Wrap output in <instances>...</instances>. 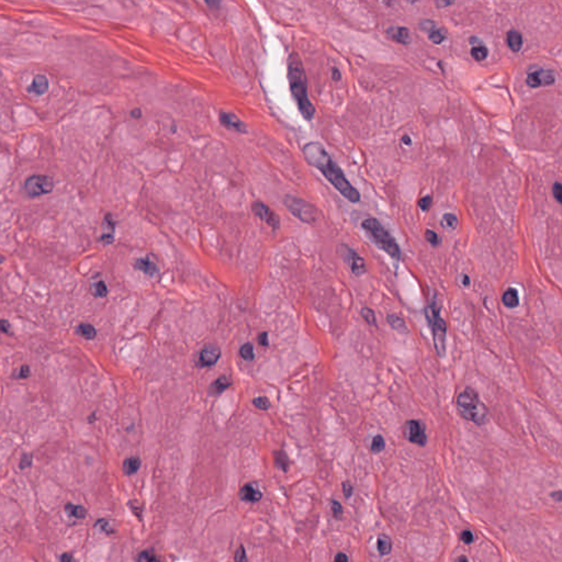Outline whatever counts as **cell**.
Listing matches in <instances>:
<instances>
[{"label":"cell","instance_id":"obj_1","mask_svg":"<svg viewBox=\"0 0 562 562\" xmlns=\"http://www.w3.org/2000/svg\"><path fill=\"white\" fill-rule=\"evenodd\" d=\"M303 155L306 162L313 167L318 168L337 191L352 202L358 203L361 200L359 191L345 176L344 171L333 161L326 152L325 147L319 142H310L303 147Z\"/></svg>","mask_w":562,"mask_h":562},{"label":"cell","instance_id":"obj_2","mask_svg":"<svg viewBox=\"0 0 562 562\" xmlns=\"http://www.w3.org/2000/svg\"><path fill=\"white\" fill-rule=\"evenodd\" d=\"M287 76L292 97H294L300 113L305 120L310 121L315 114V108L308 98L307 79L305 70L298 53L294 52L289 55L287 62Z\"/></svg>","mask_w":562,"mask_h":562},{"label":"cell","instance_id":"obj_3","mask_svg":"<svg viewBox=\"0 0 562 562\" xmlns=\"http://www.w3.org/2000/svg\"><path fill=\"white\" fill-rule=\"evenodd\" d=\"M458 413L467 421L482 426L489 421V411L485 403L480 401L479 394L471 387L466 389L458 394L456 400Z\"/></svg>","mask_w":562,"mask_h":562},{"label":"cell","instance_id":"obj_4","mask_svg":"<svg viewBox=\"0 0 562 562\" xmlns=\"http://www.w3.org/2000/svg\"><path fill=\"white\" fill-rule=\"evenodd\" d=\"M361 227L366 234L369 236V239L373 241L377 246L382 249L384 253H386L392 259L399 260L402 257L401 248L399 244L395 241L394 237L386 231V228L379 222V221L375 218H368L365 221H362Z\"/></svg>","mask_w":562,"mask_h":562},{"label":"cell","instance_id":"obj_5","mask_svg":"<svg viewBox=\"0 0 562 562\" xmlns=\"http://www.w3.org/2000/svg\"><path fill=\"white\" fill-rule=\"evenodd\" d=\"M425 318L431 327L433 334V342L435 350L439 357H444L446 355V336H447V325L444 319L440 315V307L437 302L430 303L425 308Z\"/></svg>","mask_w":562,"mask_h":562},{"label":"cell","instance_id":"obj_6","mask_svg":"<svg viewBox=\"0 0 562 562\" xmlns=\"http://www.w3.org/2000/svg\"><path fill=\"white\" fill-rule=\"evenodd\" d=\"M283 201L292 215L302 222L312 224L318 219V210L310 202L292 196H286Z\"/></svg>","mask_w":562,"mask_h":562},{"label":"cell","instance_id":"obj_7","mask_svg":"<svg viewBox=\"0 0 562 562\" xmlns=\"http://www.w3.org/2000/svg\"><path fill=\"white\" fill-rule=\"evenodd\" d=\"M54 180L46 175H33L25 181V190L29 197H41L52 192Z\"/></svg>","mask_w":562,"mask_h":562},{"label":"cell","instance_id":"obj_8","mask_svg":"<svg viewBox=\"0 0 562 562\" xmlns=\"http://www.w3.org/2000/svg\"><path fill=\"white\" fill-rule=\"evenodd\" d=\"M337 250H338L339 256L343 258V260L348 266H350L352 273L356 277H360L363 274L367 273L366 262L357 251L351 248L346 244H340Z\"/></svg>","mask_w":562,"mask_h":562},{"label":"cell","instance_id":"obj_9","mask_svg":"<svg viewBox=\"0 0 562 562\" xmlns=\"http://www.w3.org/2000/svg\"><path fill=\"white\" fill-rule=\"evenodd\" d=\"M557 74L552 69L535 68L530 70L526 78V84L530 88H539V87L550 86L556 83Z\"/></svg>","mask_w":562,"mask_h":562},{"label":"cell","instance_id":"obj_10","mask_svg":"<svg viewBox=\"0 0 562 562\" xmlns=\"http://www.w3.org/2000/svg\"><path fill=\"white\" fill-rule=\"evenodd\" d=\"M404 434L409 441L413 442L418 446H425L427 442V436L425 432V426L421 421L417 419H410L406 422L404 427Z\"/></svg>","mask_w":562,"mask_h":562},{"label":"cell","instance_id":"obj_11","mask_svg":"<svg viewBox=\"0 0 562 562\" xmlns=\"http://www.w3.org/2000/svg\"><path fill=\"white\" fill-rule=\"evenodd\" d=\"M251 210L254 212V215L259 218L264 222H266L269 226H272L274 229L279 228L280 226V220L279 217L276 213L265 204L262 201H256L253 203Z\"/></svg>","mask_w":562,"mask_h":562},{"label":"cell","instance_id":"obj_12","mask_svg":"<svg viewBox=\"0 0 562 562\" xmlns=\"http://www.w3.org/2000/svg\"><path fill=\"white\" fill-rule=\"evenodd\" d=\"M221 357V350L218 346L209 345L205 346L198 356L197 366L199 367H212L219 361Z\"/></svg>","mask_w":562,"mask_h":562},{"label":"cell","instance_id":"obj_13","mask_svg":"<svg viewBox=\"0 0 562 562\" xmlns=\"http://www.w3.org/2000/svg\"><path fill=\"white\" fill-rule=\"evenodd\" d=\"M220 122L224 128L231 131H236L239 133H247V126L241 119L231 112H221Z\"/></svg>","mask_w":562,"mask_h":562},{"label":"cell","instance_id":"obj_14","mask_svg":"<svg viewBox=\"0 0 562 562\" xmlns=\"http://www.w3.org/2000/svg\"><path fill=\"white\" fill-rule=\"evenodd\" d=\"M419 28H421L423 31L429 32L430 41L434 44L439 45L446 40V32H445V31L442 30L441 28H438L436 26V23L433 22V21L424 20V21H422L421 23H419Z\"/></svg>","mask_w":562,"mask_h":562},{"label":"cell","instance_id":"obj_15","mask_svg":"<svg viewBox=\"0 0 562 562\" xmlns=\"http://www.w3.org/2000/svg\"><path fill=\"white\" fill-rule=\"evenodd\" d=\"M385 33L387 37H390L393 41L402 45H409L412 42V36H411L410 30L405 27H391L385 31Z\"/></svg>","mask_w":562,"mask_h":562},{"label":"cell","instance_id":"obj_16","mask_svg":"<svg viewBox=\"0 0 562 562\" xmlns=\"http://www.w3.org/2000/svg\"><path fill=\"white\" fill-rule=\"evenodd\" d=\"M49 79L44 75H36L32 83L29 86V91L32 92L35 96H43L49 91Z\"/></svg>","mask_w":562,"mask_h":562},{"label":"cell","instance_id":"obj_17","mask_svg":"<svg viewBox=\"0 0 562 562\" xmlns=\"http://www.w3.org/2000/svg\"><path fill=\"white\" fill-rule=\"evenodd\" d=\"M506 42H508V46L510 50L514 53H518L524 44V38L520 32L516 30H510L508 34H506Z\"/></svg>","mask_w":562,"mask_h":562},{"label":"cell","instance_id":"obj_18","mask_svg":"<svg viewBox=\"0 0 562 562\" xmlns=\"http://www.w3.org/2000/svg\"><path fill=\"white\" fill-rule=\"evenodd\" d=\"M134 267H135V269H138V270L142 272L149 277H154L158 273L157 265L153 262V260H150L148 258H138L135 260V263H134Z\"/></svg>","mask_w":562,"mask_h":562},{"label":"cell","instance_id":"obj_19","mask_svg":"<svg viewBox=\"0 0 562 562\" xmlns=\"http://www.w3.org/2000/svg\"><path fill=\"white\" fill-rule=\"evenodd\" d=\"M115 223L111 215H107L104 221V233H102L100 240L105 244H111L114 240Z\"/></svg>","mask_w":562,"mask_h":562},{"label":"cell","instance_id":"obj_20","mask_svg":"<svg viewBox=\"0 0 562 562\" xmlns=\"http://www.w3.org/2000/svg\"><path fill=\"white\" fill-rule=\"evenodd\" d=\"M240 498L245 502L256 503L262 498V493H260V491L255 489L254 486L245 485L240 491Z\"/></svg>","mask_w":562,"mask_h":562},{"label":"cell","instance_id":"obj_21","mask_svg":"<svg viewBox=\"0 0 562 562\" xmlns=\"http://www.w3.org/2000/svg\"><path fill=\"white\" fill-rule=\"evenodd\" d=\"M470 42L472 44L471 51H470L471 57L473 60H476L477 62L485 61L488 57V55H489V50H488V47L485 45V43L479 41V43L477 44L476 42H474V37L473 36L470 38Z\"/></svg>","mask_w":562,"mask_h":562},{"label":"cell","instance_id":"obj_22","mask_svg":"<svg viewBox=\"0 0 562 562\" xmlns=\"http://www.w3.org/2000/svg\"><path fill=\"white\" fill-rule=\"evenodd\" d=\"M502 302L506 307H510V308L517 307L519 304V297H518L517 289L514 287L506 289L502 296Z\"/></svg>","mask_w":562,"mask_h":562},{"label":"cell","instance_id":"obj_23","mask_svg":"<svg viewBox=\"0 0 562 562\" xmlns=\"http://www.w3.org/2000/svg\"><path fill=\"white\" fill-rule=\"evenodd\" d=\"M386 321H387V323H389V325L394 331H397L398 333H400V334H408L409 333V328L406 326L405 321L403 320L402 318H400V316L395 315V314H389L386 316Z\"/></svg>","mask_w":562,"mask_h":562},{"label":"cell","instance_id":"obj_24","mask_svg":"<svg viewBox=\"0 0 562 562\" xmlns=\"http://www.w3.org/2000/svg\"><path fill=\"white\" fill-rule=\"evenodd\" d=\"M141 463V459L139 457L126 458L123 462V472L126 476H132V474L139 471Z\"/></svg>","mask_w":562,"mask_h":562},{"label":"cell","instance_id":"obj_25","mask_svg":"<svg viewBox=\"0 0 562 562\" xmlns=\"http://www.w3.org/2000/svg\"><path fill=\"white\" fill-rule=\"evenodd\" d=\"M377 549L381 556L389 555L392 550L391 539L385 535H380L377 539Z\"/></svg>","mask_w":562,"mask_h":562},{"label":"cell","instance_id":"obj_26","mask_svg":"<svg viewBox=\"0 0 562 562\" xmlns=\"http://www.w3.org/2000/svg\"><path fill=\"white\" fill-rule=\"evenodd\" d=\"M231 385H232V382L229 381V380L227 379V377L221 376L216 380L215 382L211 384L210 391L213 392V393H216V394H219V393H222L226 389H228V387Z\"/></svg>","mask_w":562,"mask_h":562},{"label":"cell","instance_id":"obj_27","mask_svg":"<svg viewBox=\"0 0 562 562\" xmlns=\"http://www.w3.org/2000/svg\"><path fill=\"white\" fill-rule=\"evenodd\" d=\"M65 511L72 517L76 519H84L87 515V510L82 505H75L72 503H67L65 505Z\"/></svg>","mask_w":562,"mask_h":562},{"label":"cell","instance_id":"obj_28","mask_svg":"<svg viewBox=\"0 0 562 562\" xmlns=\"http://www.w3.org/2000/svg\"><path fill=\"white\" fill-rule=\"evenodd\" d=\"M274 456H275V463L277 468H279L283 472L288 471L290 462H289V458L287 454L282 450H279V451H275Z\"/></svg>","mask_w":562,"mask_h":562},{"label":"cell","instance_id":"obj_29","mask_svg":"<svg viewBox=\"0 0 562 562\" xmlns=\"http://www.w3.org/2000/svg\"><path fill=\"white\" fill-rule=\"evenodd\" d=\"M78 334L85 339H93L97 336V331L89 323H82L78 326Z\"/></svg>","mask_w":562,"mask_h":562},{"label":"cell","instance_id":"obj_30","mask_svg":"<svg viewBox=\"0 0 562 562\" xmlns=\"http://www.w3.org/2000/svg\"><path fill=\"white\" fill-rule=\"evenodd\" d=\"M441 226L447 229H454L458 226V218L454 215V213H445L441 219Z\"/></svg>","mask_w":562,"mask_h":562},{"label":"cell","instance_id":"obj_31","mask_svg":"<svg viewBox=\"0 0 562 562\" xmlns=\"http://www.w3.org/2000/svg\"><path fill=\"white\" fill-rule=\"evenodd\" d=\"M240 355L245 361H253L255 358L254 347H253V345L250 343L244 344L241 347V350H240Z\"/></svg>","mask_w":562,"mask_h":562},{"label":"cell","instance_id":"obj_32","mask_svg":"<svg viewBox=\"0 0 562 562\" xmlns=\"http://www.w3.org/2000/svg\"><path fill=\"white\" fill-rule=\"evenodd\" d=\"M91 291H92L93 296L98 297V298H105L108 295L107 284L104 281H101V280L92 284Z\"/></svg>","mask_w":562,"mask_h":562},{"label":"cell","instance_id":"obj_33","mask_svg":"<svg viewBox=\"0 0 562 562\" xmlns=\"http://www.w3.org/2000/svg\"><path fill=\"white\" fill-rule=\"evenodd\" d=\"M360 313H361L362 319L365 320L369 325L377 326V319H376V314L374 310H371V308L369 307H362Z\"/></svg>","mask_w":562,"mask_h":562},{"label":"cell","instance_id":"obj_34","mask_svg":"<svg viewBox=\"0 0 562 562\" xmlns=\"http://www.w3.org/2000/svg\"><path fill=\"white\" fill-rule=\"evenodd\" d=\"M384 448H385L384 438L381 436V435H377V436L374 437L373 442H371V451H373L374 454H379L381 453V451H383Z\"/></svg>","mask_w":562,"mask_h":562},{"label":"cell","instance_id":"obj_35","mask_svg":"<svg viewBox=\"0 0 562 562\" xmlns=\"http://www.w3.org/2000/svg\"><path fill=\"white\" fill-rule=\"evenodd\" d=\"M425 239L431 245H433V246H438V245H440V243H441L440 236L436 232L433 231V229H430V228L426 229Z\"/></svg>","mask_w":562,"mask_h":562},{"label":"cell","instance_id":"obj_36","mask_svg":"<svg viewBox=\"0 0 562 562\" xmlns=\"http://www.w3.org/2000/svg\"><path fill=\"white\" fill-rule=\"evenodd\" d=\"M253 404H254L258 410L262 411H268L270 408V401H269L266 397H259L253 400Z\"/></svg>","mask_w":562,"mask_h":562},{"label":"cell","instance_id":"obj_37","mask_svg":"<svg viewBox=\"0 0 562 562\" xmlns=\"http://www.w3.org/2000/svg\"><path fill=\"white\" fill-rule=\"evenodd\" d=\"M331 508H332V512H333V516L336 518V519H340L343 516L344 514V511H343V506L342 504H340L338 501L336 500H333L331 502Z\"/></svg>","mask_w":562,"mask_h":562},{"label":"cell","instance_id":"obj_38","mask_svg":"<svg viewBox=\"0 0 562 562\" xmlns=\"http://www.w3.org/2000/svg\"><path fill=\"white\" fill-rule=\"evenodd\" d=\"M96 526L99 527L102 530V532H105L106 534H113L114 533V529L111 526V521L108 520V519H99L96 523Z\"/></svg>","mask_w":562,"mask_h":562},{"label":"cell","instance_id":"obj_39","mask_svg":"<svg viewBox=\"0 0 562 562\" xmlns=\"http://www.w3.org/2000/svg\"><path fill=\"white\" fill-rule=\"evenodd\" d=\"M432 203H433V197L432 196H425V197L422 198L421 200L418 201V207L422 209V211L427 212L431 209Z\"/></svg>","mask_w":562,"mask_h":562},{"label":"cell","instance_id":"obj_40","mask_svg":"<svg viewBox=\"0 0 562 562\" xmlns=\"http://www.w3.org/2000/svg\"><path fill=\"white\" fill-rule=\"evenodd\" d=\"M552 195H553V198L557 200L558 203H562V199H561V196H562V186L560 183H555L552 186Z\"/></svg>","mask_w":562,"mask_h":562},{"label":"cell","instance_id":"obj_41","mask_svg":"<svg viewBox=\"0 0 562 562\" xmlns=\"http://www.w3.org/2000/svg\"><path fill=\"white\" fill-rule=\"evenodd\" d=\"M235 562H247V556L246 551H245L244 546H240L239 549L235 552Z\"/></svg>","mask_w":562,"mask_h":562},{"label":"cell","instance_id":"obj_42","mask_svg":"<svg viewBox=\"0 0 562 562\" xmlns=\"http://www.w3.org/2000/svg\"><path fill=\"white\" fill-rule=\"evenodd\" d=\"M460 538H461V540L467 545L472 544L473 540H474V536H473L472 532H470V530H463V532L461 533Z\"/></svg>","mask_w":562,"mask_h":562},{"label":"cell","instance_id":"obj_43","mask_svg":"<svg viewBox=\"0 0 562 562\" xmlns=\"http://www.w3.org/2000/svg\"><path fill=\"white\" fill-rule=\"evenodd\" d=\"M31 463H32V456H31V455H23L22 458H21V461H20V468L21 469L29 468V467L31 466Z\"/></svg>","mask_w":562,"mask_h":562},{"label":"cell","instance_id":"obj_44","mask_svg":"<svg viewBox=\"0 0 562 562\" xmlns=\"http://www.w3.org/2000/svg\"><path fill=\"white\" fill-rule=\"evenodd\" d=\"M342 489H343V493L345 495L346 498H350L352 495H353V487L351 483H348V482H344V483L342 485Z\"/></svg>","mask_w":562,"mask_h":562},{"label":"cell","instance_id":"obj_45","mask_svg":"<svg viewBox=\"0 0 562 562\" xmlns=\"http://www.w3.org/2000/svg\"><path fill=\"white\" fill-rule=\"evenodd\" d=\"M10 328L11 326L9 322H8L7 320H0V332L8 334L10 332Z\"/></svg>","mask_w":562,"mask_h":562},{"label":"cell","instance_id":"obj_46","mask_svg":"<svg viewBox=\"0 0 562 562\" xmlns=\"http://www.w3.org/2000/svg\"><path fill=\"white\" fill-rule=\"evenodd\" d=\"M258 342L259 344L264 346V347H267L269 345V340H268V333H266V332H263V333H260L259 336H258Z\"/></svg>","mask_w":562,"mask_h":562},{"label":"cell","instance_id":"obj_47","mask_svg":"<svg viewBox=\"0 0 562 562\" xmlns=\"http://www.w3.org/2000/svg\"><path fill=\"white\" fill-rule=\"evenodd\" d=\"M152 556H153V553H152V552H149V551H143V552H141L140 555H139L138 561H139V562H147V560H148L150 557H152Z\"/></svg>","mask_w":562,"mask_h":562},{"label":"cell","instance_id":"obj_48","mask_svg":"<svg viewBox=\"0 0 562 562\" xmlns=\"http://www.w3.org/2000/svg\"><path fill=\"white\" fill-rule=\"evenodd\" d=\"M29 376H30V368L28 366H22L20 368V371H19V374H18L17 377L19 379H22V378H27Z\"/></svg>","mask_w":562,"mask_h":562},{"label":"cell","instance_id":"obj_49","mask_svg":"<svg viewBox=\"0 0 562 562\" xmlns=\"http://www.w3.org/2000/svg\"><path fill=\"white\" fill-rule=\"evenodd\" d=\"M334 562H350V558H348V556L346 555V553L338 552L337 555L335 556Z\"/></svg>","mask_w":562,"mask_h":562},{"label":"cell","instance_id":"obj_50","mask_svg":"<svg viewBox=\"0 0 562 562\" xmlns=\"http://www.w3.org/2000/svg\"><path fill=\"white\" fill-rule=\"evenodd\" d=\"M61 562H75V559H74L72 553L65 552L64 555H62V557H61Z\"/></svg>","mask_w":562,"mask_h":562},{"label":"cell","instance_id":"obj_51","mask_svg":"<svg viewBox=\"0 0 562 562\" xmlns=\"http://www.w3.org/2000/svg\"><path fill=\"white\" fill-rule=\"evenodd\" d=\"M332 77H333L334 81L338 82L339 79L342 78V75H340V72L337 68H333V70H332Z\"/></svg>","mask_w":562,"mask_h":562},{"label":"cell","instance_id":"obj_52","mask_svg":"<svg viewBox=\"0 0 562 562\" xmlns=\"http://www.w3.org/2000/svg\"><path fill=\"white\" fill-rule=\"evenodd\" d=\"M402 143L404 144V145H409V146H410L411 144H412V141H411V138H410L409 135H404V137L402 138Z\"/></svg>","mask_w":562,"mask_h":562},{"label":"cell","instance_id":"obj_53","mask_svg":"<svg viewBox=\"0 0 562 562\" xmlns=\"http://www.w3.org/2000/svg\"><path fill=\"white\" fill-rule=\"evenodd\" d=\"M551 496H552L553 498H555L556 502H560V501H561V492H560V491H556V492H553V493L551 494Z\"/></svg>","mask_w":562,"mask_h":562},{"label":"cell","instance_id":"obj_54","mask_svg":"<svg viewBox=\"0 0 562 562\" xmlns=\"http://www.w3.org/2000/svg\"><path fill=\"white\" fill-rule=\"evenodd\" d=\"M131 115L132 118H141L142 117V113H141V110L140 109H134L133 111L131 112Z\"/></svg>","mask_w":562,"mask_h":562},{"label":"cell","instance_id":"obj_55","mask_svg":"<svg viewBox=\"0 0 562 562\" xmlns=\"http://www.w3.org/2000/svg\"><path fill=\"white\" fill-rule=\"evenodd\" d=\"M450 5H454V3H449V2H438L436 3V6L439 7V8H444V7H448Z\"/></svg>","mask_w":562,"mask_h":562},{"label":"cell","instance_id":"obj_56","mask_svg":"<svg viewBox=\"0 0 562 562\" xmlns=\"http://www.w3.org/2000/svg\"><path fill=\"white\" fill-rule=\"evenodd\" d=\"M462 284H463V286H464V287H467V286H469V284H470V278H469V277H468V276H467V275L462 277Z\"/></svg>","mask_w":562,"mask_h":562},{"label":"cell","instance_id":"obj_57","mask_svg":"<svg viewBox=\"0 0 562 562\" xmlns=\"http://www.w3.org/2000/svg\"><path fill=\"white\" fill-rule=\"evenodd\" d=\"M456 562H469V561H468V558H467L466 556H460V557H458Z\"/></svg>","mask_w":562,"mask_h":562},{"label":"cell","instance_id":"obj_58","mask_svg":"<svg viewBox=\"0 0 562 562\" xmlns=\"http://www.w3.org/2000/svg\"><path fill=\"white\" fill-rule=\"evenodd\" d=\"M147 562H160V560H158V559L155 557V555H153L152 557H150V558L147 560Z\"/></svg>","mask_w":562,"mask_h":562}]
</instances>
